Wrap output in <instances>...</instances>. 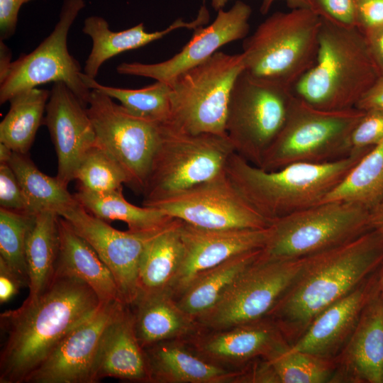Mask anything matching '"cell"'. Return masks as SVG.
I'll use <instances>...</instances> for the list:
<instances>
[{
	"label": "cell",
	"mask_w": 383,
	"mask_h": 383,
	"mask_svg": "<svg viewBox=\"0 0 383 383\" xmlns=\"http://www.w3.org/2000/svg\"><path fill=\"white\" fill-rule=\"evenodd\" d=\"M31 0H0V38H11L16 31L18 16L23 4Z\"/></svg>",
	"instance_id": "obj_43"
},
{
	"label": "cell",
	"mask_w": 383,
	"mask_h": 383,
	"mask_svg": "<svg viewBox=\"0 0 383 383\" xmlns=\"http://www.w3.org/2000/svg\"><path fill=\"white\" fill-rule=\"evenodd\" d=\"M21 187L28 212L54 211L60 215L77 202L57 177L42 172L27 154L13 152L8 162Z\"/></svg>",
	"instance_id": "obj_33"
},
{
	"label": "cell",
	"mask_w": 383,
	"mask_h": 383,
	"mask_svg": "<svg viewBox=\"0 0 383 383\" xmlns=\"http://www.w3.org/2000/svg\"><path fill=\"white\" fill-rule=\"evenodd\" d=\"M373 228L370 211L346 201H330L278 218L262 248L273 257L300 259L348 243Z\"/></svg>",
	"instance_id": "obj_9"
},
{
	"label": "cell",
	"mask_w": 383,
	"mask_h": 383,
	"mask_svg": "<svg viewBox=\"0 0 383 383\" xmlns=\"http://www.w3.org/2000/svg\"><path fill=\"white\" fill-rule=\"evenodd\" d=\"M97 381L105 377L151 382L147 355L135 328L131 306L123 304L106 327L96 367Z\"/></svg>",
	"instance_id": "obj_23"
},
{
	"label": "cell",
	"mask_w": 383,
	"mask_h": 383,
	"mask_svg": "<svg viewBox=\"0 0 383 383\" xmlns=\"http://www.w3.org/2000/svg\"><path fill=\"white\" fill-rule=\"evenodd\" d=\"M183 258L170 292L176 299L196 277L243 252L262 249L270 226L257 229H206L182 221Z\"/></svg>",
	"instance_id": "obj_18"
},
{
	"label": "cell",
	"mask_w": 383,
	"mask_h": 383,
	"mask_svg": "<svg viewBox=\"0 0 383 383\" xmlns=\"http://www.w3.org/2000/svg\"><path fill=\"white\" fill-rule=\"evenodd\" d=\"M382 383H383V378H382Z\"/></svg>",
	"instance_id": "obj_52"
},
{
	"label": "cell",
	"mask_w": 383,
	"mask_h": 383,
	"mask_svg": "<svg viewBox=\"0 0 383 383\" xmlns=\"http://www.w3.org/2000/svg\"><path fill=\"white\" fill-rule=\"evenodd\" d=\"M251 13L248 4L237 1L229 10H219L212 23L196 28L190 40L171 58L150 64L122 62L116 72L170 84L179 74L208 60L223 45L245 38L249 32Z\"/></svg>",
	"instance_id": "obj_16"
},
{
	"label": "cell",
	"mask_w": 383,
	"mask_h": 383,
	"mask_svg": "<svg viewBox=\"0 0 383 383\" xmlns=\"http://www.w3.org/2000/svg\"><path fill=\"white\" fill-rule=\"evenodd\" d=\"M365 111L322 110L294 95L285 123L260 168L273 171L294 163H325L352 152V132Z\"/></svg>",
	"instance_id": "obj_6"
},
{
	"label": "cell",
	"mask_w": 383,
	"mask_h": 383,
	"mask_svg": "<svg viewBox=\"0 0 383 383\" xmlns=\"http://www.w3.org/2000/svg\"><path fill=\"white\" fill-rule=\"evenodd\" d=\"M370 221L373 228L383 232V200L370 211Z\"/></svg>",
	"instance_id": "obj_48"
},
{
	"label": "cell",
	"mask_w": 383,
	"mask_h": 383,
	"mask_svg": "<svg viewBox=\"0 0 383 383\" xmlns=\"http://www.w3.org/2000/svg\"><path fill=\"white\" fill-rule=\"evenodd\" d=\"M81 77L89 89L117 99L125 110L136 117L160 123L170 120L171 86L168 83L156 81L142 89H131L101 84L84 72Z\"/></svg>",
	"instance_id": "obj_35"
},
{
	"label": "cell",
	"mask_w": 383,
	"mask_h": 383,
	"mask_svg": "<svg viewBox=\"0 0 383 383\" xmlns=\"http://www.w3.org/2000/svg\"><path fill=\"white\" fill-rule=\"evenodd\" d=\"M102 304L83 281L55 272L38 299L1 313L5 341L0 353V382L26 383L61 340Z\"/></svg>",
	"instance_id": "obj_1"
},
{
	"label": "cell",
	"mask_w": 383,
	"mask_h": 383,
	"mask_svg": "<svg viewBox=\"0 0 383 383\" xmlns=\"http://www.w3.org/2000/svg\"><path fill=\"white\" fill-rule=\"evenodd\" d=\"M292 89L255 79L243 71L233 87L226 133L235 153L260 167L287 120Z\"/></svg>",
	"instance_id": "obj_10"
},
{
	"label": "cell",
	"mask_w": 383,
	"mask_h": 383,
	"mask_svg": "<svg viewBox=\"0 0 383 383\" xmlns=\"http://www.w3.org/2000/svg\"><path fill=\"white\" fill-rule=\"evenodd\" d=\"M335 360V382L382 383L383 299L379 285Z\"/></svg>",
	"instance_id": "obj_22"
},
{
	"label": "cell",
	"mask_w": 383,
	"mask_h": 383,
	"mask_svg": "<svg viewBox=\"0 0 383 383\" xmlns=\"http://www.w3.org/2000/svg\"><path fill=\"white\" fill-rule=\"evenodd\" d=\"M45 112L43 124L57 157L56 177L67 187L83 157L96 145L94 128L87 107L62 82L53 84Z\"/></svg>",
	"instance_id": "obj_20"
},
{
	"label": "cell",
	"mask_w": 383,
	"mask_h": 383,
	"mask_svg": "<svg viewBox=\"0 0 383 383\" xmlns=\"http://www.w3.org/2000/svg\"><path fill=\"white\" fill-rule=\"evenodd\" d=\"M13 152L9 147L0 143V163L9 162Z\"/></svg>",
	"instance_id": "obj_49"
},
{
	"label": "cell",
	"mask_w": 383,
	"mask_h": 383,
	"mask_svg": "<svg viewBox=\"0 0 383 383\" xmlns=\"http://www.w3.org/2000/svg\"><path fill=\"white\" fill-rule=\"evenodd\" d=\"M304 258L270 257L261 252L219 302L196 320L203 331H216L266 318L301 268Z\"/></svg>",
	"instance_id": "obj_12"
},
{
	"label": "cell",
	"mask_w": 383,
	"mask_h": 383,
	"mask_svg": "<svg viewBox=\"0 0 383 383\" xmlns=\"http://www.w3.org/2000/svg\"><path fill=\"white\" fill-rule=\"evenodd\" d=\"M58 228L60 248L55 272L83 281L102 304L124 303L111 272L92 247L60 216Z\"/></svg>",
	"instance_id": "obj_26"
},
{
	"label": "cell",
	"mask_w": 383,
	"mask_h": 383,
	"mask_svg": "<svg viewBox=\"0 0 383 383\" xmlns=\"http://www.w3.org/2000/svg\"><path fill=\"white\" fill-rule=\"evenodd\" d=\"M182 223L175 218L146 243L139 267L138 297L170 292L183 258Z\"/></svg>",
	"instance_id": "obj_28"
},
{
	"label": "cell",
	"mask_w": 383,
	"mask_h": 383,
	"mask_svg": "<svg viewBox=\"0 0 383 383\" xmlns=\"http://www.w3.org/2000/svg\"><path fill=\"white\" fill-rule=\"evenodd\" d=\"M229 0H211V6L214 10L218 11L223 9Z\"/></svg>",
	"instance_id": "obj_50"
},
{
	"label": "cell",
	"mask_w": 383,
	"mask_h": 383,
	"mask_svg": "<svg viewBox=\"0 0 383 383\" xmlns=\"http://www.w3.org/2000/svg\"><path fill=\"white\" fill-rule=\"evenodd\" d=\"M382 264L383 232L375 228L304 257L299 272L267 317L290 346L320 312L357 288Z\"/></svg>",
	"instance_id": "obj_2"
},
{
	"label": "cell",
	"mask_w": 383,
	"mask_h": 383,
	"mask_svg": "<svg viewBox=\"0 0 383 383\" xmlns=\"http://www.w3.org/2000/svg\"><path fill=\"white\" fill-rule=\"evenodd\" d=\"M87 111L94 128L96 145L121 166L127 184L142 194L163 123L136 117L94 89L91 91Z\"/></svg>",
	"instance_id": "obj_13"
},
{
	"label": "cell",
	"mask_w": 383,
	"mask_h": 383,
	"mask_svg": "<svg viewBox=\"0 0 383 383\" xmlns=\"http://www.w3.org/2000/svg\"><path fill=\"white\" fill-rule=\"evenodd\" d=\"M383 200V140L373 147L323 200L346 201L371 211Z\"/></svg>",
	"instance_id": "obj_34"
},
{
	"label": "cell",
	"mask_w": 383,
	"mask_h": 383,
	"mask_svg": "<svg viewBox=\"0 0 383 383\" xmlns=\"http://www.w3.org/2000/svg\"><path fill=\"white\" fill-rule=\"evenodd\" d=\"M276 0H262L260 6V12L262 14H266L270 9L272 4ZM287 5L291 9H310L309 0H284Z\"/></svg>",
	"instance_id": "obj_47"
},
{
	"label": "cell",
	"mask_w": 383,
	"mask_h": 383,
	"mask_svg": "<svg viewBox=\"0 0 383 383\" xmlns=\"http://www.w3.org/2000/svg\"><path fill=\"white\" fill-rule=\"evenodd\" d=\"M234 152L227 135L192 134L163 123L142 193L143 206L215 177Z\"/></svg>",
	"instance_id": "obj_7"
},
{
	"label": "cell",
	"mask_w": 383,
	"mask_h": 383,
	"mask_svg": "<svg viewBox=\"0 0 383 383\" xmlns=\"http://www.w3.org/2000/svg\"><path fill=\"white\" fill-rule=\"evenodd\" d=\"M74 196L92 215L105 221H123L134 233L155 232L175 219L160 209L131 204L124 198L123 190L94 193L79 189Z\"/></svg>",
	"instance_id": "obj_31"
},
{
	"label": "cell",
	"mask_w": 383,
	"mask_h": 383,
	"mask_svg": "<svg viewBox=\"0 0 383 383\" xmlns=\"http://www.w3.org/2000/svg\"><path fill=\"white\" fill-rule=\"evenodd\" d=\"M311 9L336 25L355 27L354 0H309Z\"/></svg>",
	"instance_id": "obj_41"
},
{
	"label": "cell",
	"mask_w": 383,
	"mask_h": 383,
	"mask_svg": "<svg viewBox=\"0 0 383 383\" xmlns=\"http://www.w3.org/2000/svg\"><path fill=\"white\" fill-rule=\"evenodd\" d=\"M59 216L49 211L35 214L26 241L29 292L24 301L38 299L54 278L60 248Z\"/></svg>",
	"instance_id": "obj_30"
},
{
	"label": "cell",
	"mask_w": 383,
	"mask_h": 383,
	"mask_svg": "<svg viewBox=\"0 0 383 383\" xmlns=\"http://www.w3.org/2000/svg\"><path fill=\"white\" fill-rule=\"evenodd\" d=\"M380 268L354 290L320 312L288 350L335 360L365 306L379 287Z\"/></svg>",
	"instance_id": "obj_21"
},
{
	"label": "cell",
	"mask_w": 383,
	"mask_h": 383,
	"mask_svg": "<svg viewBox=\"0 0 383 383\" xmlns=\"http://www.w3.org/2000/svg\"><path fill=\"white\" fill-rule=\"evenodd\" d=\"M125 303L103 304L67 334L26 383H96L98 354L104 331Z\"/></svg>",
	"instance_id": "obj_17"
},
{
	"label": "cell",
	"mask_w": 383,
	"mask_h": 383,
	"mask_svg": "<svg viewBox=\"0 0 383 383\" xmlns=\"http://www.w3.org/2000/svg\"><path fill=\"white\" fill-rule=\"evenodd\" d=\"M372 148L353 150L329 162L294 163L273 171L255 166L234 152L224 170L248 204L272 223L322 203Z\"/></svg>",
	"instance_id": "obj_3"
},
{
	"label": "cell",
	"mask_w": 383,
	"mask_h": 383,
	"mask_svg": "<svg viewBox=\"0 0 383 383\" xmlns=\"http://www.w3.org/2000/svg\"><path fill=\"white\" fill-rule=\"evenodd\" d=\"M172 218L206 229H257L272 223L239 194L225 170L215 177L151 203Z\"/></svg>",
	"instance_id": "obj_14"
},
{
	"label": "cell",
	"mask_w": 383,
	"mask_h": 383,
	"mask_svg": "<svg viewBox=\"0 0 383 383\" xmlns=\"http://www.w3.org/2000/svg\"><path fill=\"white\" fill-rule=\"evenodd\" d=\"M380 76L366 38L355 27L321 18L316 62L292 91L315 108L347 109L355 107Z\"/></svg>",
	"instance_id": "obj_4"
},
{
	"label": "cell",
	"mask_w": 383,
	"mask_h": 383,
	"mask_svg": "<svg viewBox=\"0 0 383 383\" xmlns=\"http://www.w3.org/2000/svg\"><path fill=\"white\" fill-rule=\"evenodd\" d=\"M379 290L383 299V264L380 268L379 272Z\"/></svg>",
	"instance_id": "obj_51"
},
{
	"label": "cell",
	"mask_w": 383,
	"mask_h": 383,
	"mask_svg": "<svg viewBox=\"0 0 383 383\" xmlns=\"http://www.w3.org/2000/svg\"><path fill=\"white\" fill-rule=\"evenodd\" d=\"M84 7V0H64L50 34L32 52L11 62L0 75L1 104L23 91L62 82L87 106L91 90L82 81L81 66L67 48L70 29Z\"/></svg>",
	"instance_id": "obj_11"
},
{
	"label": "cell",
	"mask_w": 383,
	"mask_h": 383,
	"mask_svg": "<svg viewBox=\"0 0 383 383\" xmlns=\"http://www.w3.org/2000/svg\"><path fill=\"white\" fill-rule=\"evenodd\" d=\"M355 108L365 111L383 109V76H380L363 94L355 105Z\"/></svg>",
	"instance_id": "obj_45"
},
{
	"label": "cell",
	"mask_w": 383,
	"mask_h": 383,
	"mask_svg": "<svg viewBox=\"0 0 383 383\" xmlns=\"http://www.w3.org/2000/svg\"><path fill=\"white\" fill-rule=\"evenodd\" d=\"M184 340L200 356L225 367L257 358L269 360L289 347L279 327L268 317L221 330H200Z\"/></svg>",
	"instance_id": "obj_19"
},
{
	"label": "cell",
	"mask_w": 383,
	"mask_h": 383,
	"mask_svg": "<svg viewBox=\"0 0 383 383\" xmlns=\"http://www.w3.org/2000/svg\"><path fill=\"white\" fill-rule=\"evenodd\" d=\"M0 206L7 210L29 213L21 187L7 162L0 163Z\"/></svg>",
	"instance_id": "obj_40"
},
{
	"label": "cell",
	"mask_w": 383,
	"mask_h": 383,
	"mask_svg": "<svg viewBox=\"0 0 383 383\" xmlns=\"http://www.w3.org/2000/svg\"><path fill=\"white\" fill-rule=\"evenodd\" d=\"M262 249L237 255L196 277L176 299L180 309L196 321L212 309Z\"/></svg>",
	"instance_id": "obj_29"
},
{
	"label": "cell",
	"mask_w": 383,
	"mask_h": 383,
	"mask_svg": "<svg viewBox=\"0 0 383 383\" xmlns=\"http://www.w3.org/2000/svg\"><path fill=\"white\" fill-rule=\"evenodd\" d=\"M59 216L92 247L111 272L123 302L132 306L138 297V273L145 245L160 230L152 233L117 230L88 212L77 201Z\"/></svg>",
	"instance_id": "obj_15"
},
{
	"label": "cell",
	"mask_w": 383,
	"mask_h": 383,
	"mask_svg": "<svg viewBox=\"0 0 383 383\" xmlns=\"http://www.w3.org/2000/svg\"><path fill=\"white\" fill-rule=\"evenodd\" d=\"M288 348L267 360L277 383L335 382L338 368L336 360L323 358L304 352L290 351Z\"/></svg>",
	"instance_id": "obj_36"
},
{
	"label": "cell",
	"mask_w": 383,
	"mask_h": 383,
	"mask_svg": "<svg viewBox=\"0 0 383 383\" xmlns=\"http://www.w3.org/2000/svg\"><path fill=\"white\" fill-rule=\"evenodd\" d=\"M132 306L136 335L144 349L163 341L186 339L201 330L170 292L140 296Z\"/></svg>",
	"instance_id": "obj_27"
},
{
	"label": "cell",
	"mask_w": 383,
	"mask_h": 383,
	"mask_svg": "<svg viewBox=\"0 0 383 383\" xmlns=\"http://www.w3.org/2000/svg\"><path fill=\"white\" fill-rule=\"evenodd\" d=\"M321 24V18L310 9L272 13L243 41V71L292 89L316 62Z\"/></svg>",
	"instance_id": "obj_5"
},
{
	"label": "cell",
	"mask_w": 383,
	"mask_h": 383,
	"mask_svg": "<svg viewBox=\"0 0 383 383\" xmlns=\"http://www.w3.org/2000/svg\"><path fill=\"white\" fill-rule=\"evenodd\" d=\"M355 28L367 37L383 28V0H354Z\"/></svg>",
	"instance_id": "obj_42"
},
{
	"label": "cell",
	"mask_w": 383,
	"mask_h": 383,
	"mask_svg": "<svg viewBox=\"0 0 383 383\" xmlns=\"http://www.w3.org/2000/svg\"><path fill=\"white\" fill-rule=\"evenodd\" d=\"M22 287L24 286L20 279L0 259V303L10 301Z\"/></svg>",
	"instance_id": "obj_44"
},
{
	"label": "cell",
	"mask_w": 383,
	"mask_h": 383,
	"mask_svg": "<svg viewBox=\"0 0 383 383\" xmlns=\"http://www.w3.org/2000/svg\"><path fill=\"white\" fill-rule=\"evenodd\" d=\"M242 53L216 52L177 75L171 86L172 128L192 134L226 135L227 108L235 80L243 71Z\"/></svg>",
	"instance_id": "obj_8"
},
{
	"label": "cell",
	"mask_w": 383,
	"mask_h": 383,
	"mask_svg": "<svg viewBox=\"0 0 383 383\" xmlns=\"http://www.w3.org/2000/svg\"><path fill=\"white\" fill-rule=\"evenodd\" d=\"M74 179L78 182L79 189L94 193L123 190V184L128 182L121 166L97 145L83 157Z\"/></svg>",
	"instance_id": "obj_38"
},
{
	"label": "cell",
	"mask_w": 383,
	"mask_h": 383,
	"mask_svg": "<svg viewBox=\"0 0 383 383\" xmlns=\"http://www.w3.org/2000/svg\"><path fill=\"white\" fill-rule=\"evenodd\" d=\"M365 38L372 58L383 76V28Z\"/></svg>",
	"instance_id": "obj_46"
},
{
	"label": "cell",
	"mask_w": 383,
	"mask_h": 383,
	"mask_svg": "<svg viewBox=\"0 0 383 383\" xmlns=\"http://www.w3.org/2000/svg\"><path fill=\"white\" fill-rule=\"evenodd\" d=\"M209 11L205 6L201 7L197 17L189 22L177 19L162 30L147 32L143 23L128 29L113 31L107 21L99 16L85 18L82 32L92 40L91 52L86 60L84 73L96 78L101 65L110 58L123 52L143 47L162 38L174 30L187 28L195 30L209 21Z\"/></svg>",
	"instance_id": "obj_25"
},
{
	"label": "cell",
	"mask_w": 383,
	"mask_h": 383,
	"mask_svg": "<svg viewBox=\"0 0 383 383\" xmlns=\"http://www.w3.org/2000/svg\"><path fill=\"white\" fill-rule=\"evenodd\" d=\"M35 214L0 209V259L28 287L26 248Z\"/></svg>",
	"instance_id": "obj_37"
},
{
	"label": "cell",
	"mask_w": 383,
	"mask_h": 383,
	"mask_svg": "<svg viewBox=\"0 0 383 383\" xmlns=\"http://www.w3.org/2000/svg\"><path fill=\"white\" fill-rule=\"evenodd\" d=\"M382 140L383 109L365 111L352 132V150L372 148Z\"/></svg>",
	"instance_id": "obj_39"
},
{
	"label": "cell",
	"mask_w": 383,
	"mask_h": 383,
	"mask_svg": "<svg viewBox=\"0 0 383 383\" xmlns=\"http://www.w3.org/2000/svg\"><path fill=\"white\" fill-rule=\"evenodd\" d=\"M50 95V91L35 87L11 98L9 110L0 123V143L15 152L27 154L43 123Z\"/></svg>",
	"instance_id": "obj_32"
},
{
	"label": "cell",
	"mask_w": 383,
	"mask_h": 383,
	"mask_svg": "<svg viewBox=\"0 0 383 383\" xmlns=\"http://www.w3.org/2000/svg\"><path fill=\"white\" fill-rule=\"evenodd\" d=\"M151 382H240L243 370L211 362L192 350L184 340H171L145 349Z\"/></svg>",
	"instance_id": "obj_24"
}]
</instances>
